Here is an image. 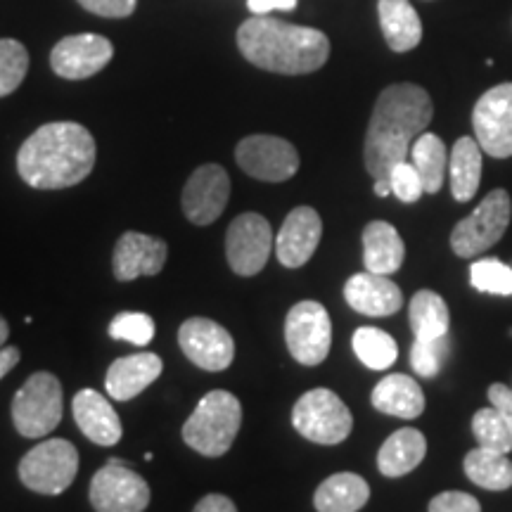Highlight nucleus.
<instances>
[{
  "mask_svg": "<svg viewBox=\"0 0 512 512\" xmlns=\"http://www.w3.org/2000/svg\"><path fill=\"white\" fill-rule=\"evenodd\" d=\"M434 117L430 93L415 83H394L377 98L363 145L373 181H389L396 164L408 162L411 147L427 131Z\"/></svg>",
  "mask_w": 512,
  "mask_h": 512,
  "instance_id": "f257e3e1",
  "label": "nucleus"
},
{
  "mask_svg": "<svg viewBox=\"0 0 512 512\" xmlns=\"http://www.w3.org/2000/svg\"><path fill=\"white\" fill-rule=\"evenodd\" d=\"M95 166V140L76 121H53L24 140L17 152L22 181L36 190H62L86 181Z\"/></svg>",
  "mask_w": 512,
  "mask_h": 512,
  "instance_id": "f03ea898",
  "label": "nucleus"
},
{
  "mask_svg": "<svg viewBox=\"0 0 512 512\" xmlns=\"http://www.w3.org/2000/svg\"><path fill=\"white\" fill-rule=\"evenodd\" d=\"M238 48L247 62L273 74L299 76L318 72L330 57V38L311 27L254 15L238 29Z\"/></svg>",
  "mask_w": 512,
  "mask_h": 512,
  "instance_id": "7ed1b4c3",
  "label": "nucleus"
},
{
  "mask_svg": "<svg viewBox=\"0 0 512 512\" xmlns=\"http://www.w3.org/2000/svg\"><path fill=\"white\" fill-rule=\"evenodd\" d=\"M242 427V403L226 389H214L202 396L188 422L183 441L204 458L226 456Z\"/></svg>",
  "mask_w": 512,
  "mask_h": 512,
  "instance_id": "20e7f679",
  "label": "nucleus"
},
{
  "mask_svg": "<svg viewBox=\"0 0 512 512\" xmlns=\"http://www.w3.org/2000/svg\"><path fill=\"white\" fill-rule=\"evenodd\" d=\"M12 425L27 439H43L60 425L64 413L62 384L53 373H34L19 387L10 406Z\"/></svg>",
  "mask_w": 512,
  "mask_h": 512,
  "instance_id": "39448f33",
  "label": "nucleus"
},
{
  "mask_svg": "<svg viewBox=\"0 0 512 512\" xmlns=\"http://www.w3.org/2000/svg\"><path fill=\"white\" fill-rule=\"evenodd\" d=\"M292 425L313 444H342L354 430V418L347 403L330 389H311L292 408Z\"/></svg>",
  "mask_w": 512,
  "mask_h": 512,
  "instance_id": "423d86ee",
  "label": "nucleus"
},
{
  "mask_svg": "<svg viewBox=\"0 0 512 512\" xmlns=\"http://www.w3.org/2000/svg\"><path fill=\"white\" fill-rule=\"evenodd\" d=\"M19 479L27 489L43 496H60L79 472V451L67 439H48L19 460Z\"/></svg>",
  "mask_w": 512,
  "mask_h": 512,
  "instance_id": "0eeeda50",
  "label": "nucleus"
},
{
  "mask_svg": "<svg viewBox=\"0 0 512 512\" xmlns=\"http://www.w3.org/2000/svg\"><path fill=\"white\" fill-rule=\"evenodd\" d=\"M512 219V200L508 190L496 188L479 202L467 219L456 223L451 233V247L460 259H472V256L486 252L503 238Z\"/></svg>",
  "mask_w": 512,
  "mask_h": 512,
  "instance_id": "6e6552de",
  "label": "nucleus"
},
{
  "mask_svg": "<svg viewBox=\"0 0 512 512\" xmlns=\"http://www.w3.org/2000/svg\"><path fill=\"white\" fill-rule=\"evenodd\" d=\"M285 342L302 366H320L332 347V320L323 304L299 302L285 318Z\"/></svg>",
  "mask_w": 512,
  "mask_h": 512,
  "instance_id": "1a4fd4ad",
  "label": "nucleus"
},
{
  "mask_svg": "<svg viewBox=\"0 0 512 512\" xmlns=\"http://www.w3.org/2000/svg\"><path fill=\"white\" fill-rule=\"evenodd\" d=\"M275 249L273 228L261 214L247 211L230 221L226 230V259L230 271L240 278L259 275Z\"/></svg>",
  "mask_w": 512,
  "mask_h": 512,
  "instance_id": "9d476101",
  "label": "nucleus"
},
{
  "mask_svg": "<svg viewBox=\"0 0 512 512\" xmlns=\"http://www.w3.org/2000/svg\"><path fill=\"white\" fill-rule=\"evenodd\" d=\"M88 498L95 512H145L150 505V486L136 470L112 458L93 475Z\"/></svg>",
  "mask_w": 512,
  "mask_h": 512,
  "instance_id": "9b49d317",
  "label": "nucleus"
},
{
  "mask_svg": "<svg viewBox=\"0 0 512 512\" xmlns=\"http://www.w3.org/2000/svg\"><path fill=\"white\" fill-rule=\"evenodd\" d=\"M235 162L247 176L264 183H283L299 171V152L278 136H247L235 147Z\"/></svg>",
  "mask_w": 512,
  "mask_h": 512,
  "instance_id": "f8f14e48",
  "label": "nucleus"
},
{
  "mask_svg": "<svg viewBox=\"0 0 512 512\" xmlns=\"http://www.w3.org/2000/svg\"><path fill=\"white\" fill-rule=\"evenodd\" d=\"M475 138L489 157H512V83L489 88L472 110Z\"/></svg>",
  "mask_w": 512,
  "mask_h": 512,
  "instance_id": "ddd939ff",
  "label": "nucleus"
},
{
  "mask_svg": "<svg viewBox=\"0 0 512 512\" xmlns=\"http://www.w3.org/2000/svg\"><path fill=\"white\" fill-rule=\"evenodd\" d=\"M178 344L192 366L221 373L235 358V342L223 325L209 318H188L178 328Z\"/></svg>",
  "mask_w": 512,
  "mask_h": 512,
  "instance_id": "4468645a",
  "label": "nucleus"
},
{
  "mask_svg": "<svg viewBox=\"0 0 512 512\" xmlns=\"http://www.w3.org/2000/svg\"><path fill=\"white\" fill-rule=\"evenodd\" d=\"M230 178L219 164H204L192 171L181 195L183 214L195 226H209L226 211Z\"/></svg>",
  "mask_w": 512,
  "mask_h": 512,
  "instance_id": "2eb2a0df",
  "label": "nucleus"
},
{
  "mask_svg": "<svg viewBox=\"0 0 512 512\" xmlns=\"http://www.w3.org/2000/svg\"><path fill=\"white\" fill-rule=\"evenodd\" d=\"M114 57V46L105 36L76 34L64 36L50 53V67L57 76L81 81L105 69Z\"/></svg>",
  "mask_w": 512,
  "mask_h": 512,
  "instance_id": "dca6fc26",
  "label": "nucleus"
},
{
  "mask_svg": "<svg viewBox=\"0 0 512 512\" xmlns=\"http://www.w3.org/2000/svg\"><path fill=\"white\" fill-rule=\"evenodd\" d=\"M169 247L164 240L152 238V235L128 230L117 242L112 254V271L119 283H131L136 278L157 275L166 264Z\"/></svg>",
  "mask_w": 512,
  "mask_h": 512,
  "instance_id": "f3484780",
  "label": "nucleus"
},
{
  "mask_svg": "<svg viewBox=\"0 0 512 512\" xmlns=\"http://www.w3.org/2000/svg\"><path fill=\"white\" fill-rule=\"evenodd\" d=\"M323 238V221L311 207H297L287 214V219L275 238V254L285 268H302L316 254Z\"/></svg>",
  "mask_w": 512,
  "mask_h": 512,
  "instance_id": "a211bd4d",
  "label": "nucleus"
},
{
  "mask_svg": "<svg viewBox=\"0 0 512 512\" xmlns=\"http://www.w3.org/2000/svg\"><path fill=\"white\" fill-rule=\"evenodd\" d=\"M344 299L356 313L370 318L394 316L403 306L401 287L380 273H356L344 285Z\"/></svg>",
  "mask_w": 512,
  "mask_h": 512,
  "instance_id": "6ab92c4d",
  "label": "nucleus"
},
{
  "mask_svg": "<svg viewBox=\"0 0 512 512\" xmlns=\"http://www.w3.org/2000/svg\"><path fill=\"white\" fill-rule=\"evenodd\" d=\"M74 420L83 437L98 446H114L121 439V420L112 403L95 389H81L72 401Z\"/></svg>",
  "mask_w": 512,
  "mask_h": 512,
  "instance_id": "aec40b11",
  "label": "nucleus"
},
{
  "mask_svg": "<svg viewBox=\"0 0 512 512\" xmlns=\"http://www.w3.org/2000/svg\"><path fill=\"white\" fill-rule=\"evenodd\" d=\"M162 368V358L152 354V351L117 358L105 375L107 394H110L114 401L136 399L140 392H145V389L162 375Z\"/></svg>",
  "mask_w": 512,
  "mask_h": 512,
  "instance_id": "412c9836",
  "label": "nucleus"
},
{
  "mask_svg": "<svg viewBox=\"0 0 512 512\" xmlns=\"http://www.w3.org/2000/svg\"><path fill=\"white\" fill-rule=\"evenodd\" d=\"M370 401L377 411L401 420H415L425 411V394L413 377L394 373L375 384Z\"/></svg>",
  "mask_w": 512,
  "mask_h": 512,
  "instance_id": "4be33fe9",
  "label": "nucleus"
},
{
  "mask_svg": "<svg viewBox=\"0 0 512 512\" xmlns=\"http://www.w3.org/2000/svg\"><path fill=\"white\" fill-rule=\"evenodd\" d=\"M406 247L392 223L387 221H370L363 228V264L366 271L392 275L401 268Z\"/></svg>",
  "mask_w": 512,
  "mask_h": 512,
  "instance_id": "5701e85b",
  "label": "nucleus"
},
{
  "mask_svg": "<svg viewBox=\"0 0 512 512\" xmlns=\"http://www.w3.org/2000/svg\"><path fill=\"white\" fill-rule=\"evenodd\" d=\"M377 15L387 46L394 53H408L422 41V22L411 0H377Z\"/></svg>",
  "mask_w": 512,
  "mask_h": 512,
  "instance_id": "b1692460",
  "label": "nucleus"
},
{
  "mask_svg": "<svg viewBox=\"0 0 512 512\" xmlns=\"http://www.w3.org/2000/svg\"><path fill=\"white\" fill-rule=\"evenodd\" d=\"M425 453V434L413 430V427H403L382 444L380 453H377V470L389 479L403 477L425 460Z\"/></svg>",
  "mask_w": 512,
  "mask_h": 512,
  "instance_id": "393cba45",
  "label": "nucleus"
},
{
  "mask_svg": "<svg viewBox=\"0 0 512 512\" xmlns=\"http://www.w3.org/2000/svg\"><path fill=\"white\" fill-rule=\"evenodd\" d=\"M482 147L477 138L463 136L448 152V178L456 202H470L482 183Z\"/></svg>",
  "mask_w": 512,
  "mask_h": 512,
  "instance_id": "a878e982",
  "label": "nucleus"
},
{
  "mask_svg": "<svg viewBox=\"0 0 512 512\" xmlns=\"http://www.w3.org/2000/svg\"><path fill=\"white\" fill-rule=\"evenodd\" d=\"M370 498V486L354 472H337L316 489L313 505L318 512H358Z\"/></svg>",
  "mask_w": 512,
  "mask_h": 512,
  "instance_id": "bb28decb",
  "label": "nucleus"
},
{
  "mask_svg": "<svg viewBox=\"0 0 512 512\" xmlns=\"http://www.w3.org/2000/svg\"><path fill=\"white\" fill-rule=\"evenodd\" d=\"M411 164L418 171L427 195H437L448 174V150L437 133H422L411 147Z\"/></svg>",
  "mask_w": 512,
  "mask_h": 512,
  "instance_id": "cd10ccee",
  "label": "nucleus"
},
{
  "mask_svg": "<svg viewBox=\"0 0 512 512\" xmlns=\"http://www.w3.org/2000/svg\"><path fill=\"white\" fill-rule=\"evenodd\" d=\"M463 467L467 479L486 491H505L512 486V460L505 453L477 446L467 453Z\"/></svg>",
  "mask_w": 512,
  "mask_h": 512,
  "instance_id": "c85d7f7f",
  "label": "nucleus"
},
{
  "mask_svg": "<svg viewBox=\"0 0 512 512\" xmlns=\"http://www.w3.org/2000/svg\"><path fill=\"white\" fill-rule=\"evenodd\" d=\"M408 320L415 339H439L448 335L451 328V316H448V306L444 297L432 290H420L411 299V309H408Z\"/></svg>",
  "mask_w": 512,
  "mask_h": 512,
  "instance_id": "c756f323",
  "label": "nucleus"
},
{
  "mask_svg": "<svg viewBox=\"0 0 512 512\" xmlns=\"http://www.w3.org/2000/svg\"><path fill=\"white\" fill-rule=\"evenodd\" d=\"M354 354L370 370H387L399 358L396 339L380 328H358L354 332Z\"/></svg>",
  "mask_w": 512,
  "mask_h": 512,
  "instance_id": "7c9ffc66",
  "label": "nucleus"
},
{
  "mask_svg": "<svg viewBox=\"0 0 512 512\" xmlns=\"http://www.w3.org/2000/svg\"><path fill=\"white\" fill-rule=\"evenodd\" d=\"M472 432H475L477 444L482 448L505 453V456L512 453V430L494 406L482 408V411L475 413V418H472Z\"/></svg>",
  "mask_w": 512,
  "mask_h": 512,
  "instance_id": "2f4dec72",
  "label": "nucleus"
},
{
  "mask_svg": "<svg viewBox=\"0 0 512 512\" xmlns=\"http://www.w3.org/2000/svg\"><path fill=\"white\" fill-rule=\"evenodd\" d=\"M29 72V53L15 38H0V98L15 93Z\"/></svg>",
  "mask_w": 512,
  "mask_h": 512,
  "instance_id": "473e14b6",
  "label": "nucleus"
},
{
  "mask_svg": "<svg viewBox=\"0 0 512 512\" xmlns=\"http://www.w3.org/2000/svg\"><path fill=\"white\" fill-rule=\"evenodd\" d=\"M470 283L477 292L512 297V266L498 259H479L470 266Z\"/></svg>",
  "mask_w": 512,
  "mask_h": 512,
  "instance_id": "72a5a7b5",
  "label": "nucleus"
},
{
  "mask_svg": "<svg viewBox=\"0 0 512 512\" xmlns=\"http://www.w3.org/2000/svg\"><path fill=\"white\" fill-rule=\"evenodd\" d=\"M110 337L119 339V342L136 344V347H147L152 337H155V320L147 316V313L124 311L112 318Z\"/></svg>",
  "mask_w": 512,
  "mask_h": 512,
  "instance_id": "f704fd0d",
  "label": "nucleus"
},
{
  "mask_svg": "<svg viewBox=\"0 0 512 512\" xmlns=\"http://www.w3.org/2000/svg\"><path fill=\"white\" fill-rule=\"evenodd\" d=\"M448 351H451V337L448 335L439 339H415L411 347V368L420 377L439 375Z\"/></svg>",
  "mask_w": 512,
  "mask_h": 512,
  "instance_id": "c9c22d12",
  "label": "nucleus"
},
{
  "mask_svg": "<svg viewBox=\"0 0 512 512\" xmlns=\"http://www.w3.org/2000/svg\"><path fill=\"white\" fill-rule=\"evenodd\" d=\"M389 183H392V195H396V200H401L403 204H415L425 195V188H422V181L411 159L394 166L392 174H389Z\"/></svg>",
  "mask_w": 512,
  "mask_h": 512,
  "instance_id": "e433bc0d",
  "label": "nucleus"
},
{
  "mask_svg": "<svg viewBox=\"0 0 512 512\" xmlns=\"http://www.w3.org/2000/svg\"><path fill=\"white\" fill-rule=\"evenodd\" d=\"M430 512H482V505L465 491H444L432 498Z\"/></svg>",
  "mask_w": 512,
  "mask_h": 512,
  "instance_id": "4c0bfd02",
  "label": "nucleus"
},
{
  "mask_svg": "<svg viewBox=\"0 0 512 512\" xmlns=\"http://www.w3.org/2000/svg\"><path fill=\"white\" fill-rule=\"evenodd\" d=\"M79 5L83 10L93 12V15L98 17L124 19L136 12L138 0H79Z\"/></svg>",
  "mask_w": 512,
  "mask_h": 512,
  "instance_id": "58836bf2",
  "label": "nucleus"
},
{
  "mask_svg": "<svg viewBox=\"0 0 512 512\" xmlns=\"http://www.w3.org/2000/svg\"><path fill=\"white\" fill-rule=\"evenodd\" d=\"M486 394H489L491 406H494L496 411L503 415L505 422H508L510 430H512V389L503 382H494Z\"/></svg>",
  "mask_w": 512,
  "mask_h": 512,
  "instance_id": "ea45409f",
  "label": "nucleus"
},
{
  "mask_svg": "<svg viewBox=\"0 0 512 512\" xmlns=\"http://www.w3.org/2000/svg\"><path fill=\"white\" fill-rule=\"evenodd\" d=\"M192 512H238V508H235V503L230 501L228 496L223 494H209L204 496L197 501L195 510Z\"/></svg>",
  "mask_w": 512,
  "mask_h": 512,
  "instance_id": "a19ab883",
  "label": "nucleus"
},
{
  "mask_svg": "<svg viewBox=\"0 0 512 512\" xmlns=\"http://www.w3.org/2000/svg\"><path fill=\"white\" fill-rule=\"evenodd\" d=\"M299 0H247L252 15H268L273 10H294Z\"/></svg>",
  "mask_w": 512,
  "mask_h": 512,
  "instance_id": "79ce46f5",
  "label": "nucleus"
},
{
  "mask_svg": "<svg viewBox=\"0 0 512 512\" xmlns=\"http://www.w3.org/2000/svg\"><path fill=\"white\" fill-rule=\"evenodd\" d=\"M17 363H19V349L17 347H3V349H0V380H3V377L8 373H12Z\"/></svg>",
  "mask_w": 512,
  "mask_h": 512,
  "instance_id": "37998d69",
  "label": "nucleus"
},
{
  "mask_svg": "<svg viewBox=\"0 0 512 512\" xmlns=\"http://www.w3.org/2000/svg\"><path fill=\"white\" fill-rule=\"evenodd\" d=\"M375 195L377 197L392 195V183H389V181H375Z\"/></svg>",
  "mask_w": 512,
  "mask_h": 512,
  "instance_id": "c03bdc74",
  "label": "nucleus"
},
{
  "mask_svg": "<svg viewBox=\"0 0 512 512\" xmlns=\"http://www.w3.org/2000/svg\"><path fill=\"white\" fill-rule=\"evenodd\" d=\"M8 337H10V325H8V320L0 316V349L5 347V342H8Z\"/></svg>",
  "mask_w": 512,
  "mask_h": 512,
  "instance_id": "a18cd8bd",
  "label": "nucleus"
}]
</instances>
